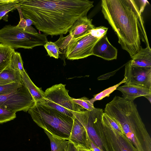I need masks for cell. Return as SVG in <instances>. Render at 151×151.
Listing matches in <instances>:
<instances>
[{
	"mask_svg": "<svg viewBox=\"0 0 151 151\" xmlns=\"http://www.w3.org/2000/svg\"><path fill=\"white\" fill-rule=\"evenodd\" d=\"M101 11L130 56L138 51L141 40L150 46L139 8L133 0H102Z\"/></svg>",
	"mask_w": 151,
	"mask_h": 151,
	"instance_id": "obj_2",
	"label": "cell"
},
{
	"mask_svg": "<svg viewBox=\"0 0 151 151\" xmlns=\"http://www.w3.org/2000/svg\"><path fill=\"white\" fill-rule=\"evenodd\" d=\"M48 55L50 57L58 59L60 52L59 47L55 42L47 41L44 45Z\"/></svg>",
	"mask_w": 151,
	"mask_h": 151,
	"instance_id": "obj_25",
	"label": "cell"
},
{
	"mask_svg": "<svg viewBox=\"0 0 151 151\" xmlns=\"http://www.w3.org/2000/svg\"><path fill=\"white\" fill-rule=\"evenodd\" d=\"M11 83L12 82L0 79V85H3Z\"/></svg>",
	"mask_w": 151,
	"mask_h": 151,
	"instance_id": "obj_35",
	"label": "cell"
},
{
	"mask_svg": "<svg viewBox=\"0 0 151 151\" xmlns=\"http://www.w3.org/2000/svg\"><path fill=\"white\" fill-rule=\"evenodd\" d=\"M88 0H19L24 18L31 19L46 35L66 34L79 18L87 16L93 6Z\"/></svg>",
	"mask_w": 151,
	"mask_h": 151,
	"instance_id": "obj_1",
	"label": "cell"
},
{
	"mask_svg": "<svg viewBox=\"0 0 151 151\" xmlns=\"http://www.w3.org/2000/svg\"><path fill=\"white\" fill-rule=\"evenodd\" d=\"M24 18L26 20L27 26H31L32 24H33V22L31 19L28 18Z\"/></svg>",
	"mask_w": 151,
	"mask_h": 151,
	"instance_id": "obj_34",
	"label": "cell"
},
{
	"mask_svg": "<svg viewBox=\"0 0 151 151\" xmlns=\"http://www.w3.org/2000/svg\"><path fill=\"white\" fill-rule=\"evenodd\" d=\"M60 35L59 39L54 42L59 47L60 54L65 55L68 45L73 38L71 34L65 37L63 35Z\"/></svg>",
	"mask_w": 151,
	"mask_h": 151,
	"instance_id": "obj_23",
	"label": "cell"
},
{
	"mask_svg": "<svg viewBox=\"0 0 151 151\" xmlns=\"http://www.w3.org/2000/svg\"><path fill=\"white\" fill-rule=\"evenodd\" d=\"M17 26L19 28L23 29H24L27 27L26 20L24 17L20 18V21Z\"/></svg>",
	"mask_w": 151,
	"mask_h": 151,
	"instance_id": "obj_31",
	"label": "cell"
},
{
	"mask_svg": "<svg viewBox=\"0 0 151 151\" xmlns=\"http://www.w3.org/2000/svg\"><path fill=\"white\" fill-rule=\"evenodd\" d=\"M103 109L96 108L89 111L77 105L73 113L86 129L92 142L102 151H111L106 141L103 129Z\"/></svg>",
	"mask_w": 151,
	"mask_h": 151,
	"instance_id": "obj_5",
	"label": "cell"
},
{
	"mask_svg": "<svg viewBox=\"0 0 151 151\" xmlns=\"http://www.w3.org/2000/svg\"><path fill=\"white\" fill-rule=\"evenodd\" d=\"M117 50L110 43L105 35L100 38L94 45L93 55L110 60L117 58Z\"/></svg>",
	"mask_w": 151,
	"mask_h": 151,
	"instance_id": "obj_12",
	"label": "cell"
},
{
	"mask_svg": "<svg viewBox=\"0 0 151 151\" xmlns=\"http://www.w3.org/2000/svg\"><path fill=\"white\" fill-rule=\"evenodd\" d=\"M65 86V85L60 83L47 89L45 92L44 100L36 104L49 106L73 118L77 104L69 95Z\"/></svg>",
	"mask_w": 151,
	"mask_h": 151,
	"instance_id": "obj_7",
	"label": "cell"
},
{
	"mask_svg": "<svg viewBox=\"0 0 151 151\" xmlns=\"http://www.w3.org/2000/svg\"><path fill=\"white\" fill-rule=\"evenodd\" d=\"M100 39L93 36L89 31L80 37L73 38L67 47L65 58L73 60L93 55V47Z\"/></svg>",
	"mask_w": 151,
	"mask_h": 151,
	"instance_id": "obj_9",
	"label": "cell"
},
{
	"mask_svg": "<svg viewBox=\"0 0 151 151\" xmlns=\"http://www.w3.org/2000/svg\"><path fill=\"white\" fill-rule=\"evenodd\" d=\"M50 139L51 151H65L69 141L56 136L48 131L44 130Z\"/></svg>",
	"mask_w": 151,
	"mask_h": 151,
	"instance_id": "obj_18",
	"label": "cell"
},
{
	"mask_svg": "<svg viewBox=\"0 0 151 151\" xmlns=\"http://www.w3.org/2000/svg\"><path fill=\"white\" fill-rule=\"evenodd\" d=\"M28 112L33 121L44 130L68 140L73 124L72 118L49 106L36 103Z\"/></svg>",
	"mask_w": 151,
	"mask_h": 151,
	"instance_id": "obj_4",
	"label": "cell"
},
{
	"mask_svg": "<svg viewBox=\"0 0 151 151\" xmlns=\"http://www.w3.org/2000/svg\"><path fill=\"white\" fill-rule=\"evenodd\" d=\"M35 103L27 88L22 83L17 90L0 95V108L16 113L27 112Z\"/></svg>",
	"mask_w": 151,
	"mask_h": 151,
	"instance_id": "obj_8",
	"label": "cell"
},
{
	"mask_svg": "<svg viewBox=\"0 0 151 151\" xmlns=\"http://www.w3.org/2000/svg\"><path fill=\"white\" fill-rule=\"evenodd\" d=\"M125 84L151 90V68L133 66L128 62L125 65Z\"/></svg>",
	"mask_w": 151,
	"mask_h": 151,
	"instance_id": "obj_10",
	"label": "cell"
},
{
	"mask_svg": "<svg viewBox=\"0 0 151 151\" xmlns=\"http://www.w3.org/2000/svg\"><path fill=\"white\" fill-rule=\"evenodd\" d=\"M108 29V28L103 26L96 27H94L89 31L93 36L97 38H101L106 35Z\"/></svg>",
	"mask_w": 151,
	"mask_h": 151,
	"instance_id": "obj_30",
	"label": "cell"
},
{
	"mask_svg": "<svg viewBox=\"0 0 151 151\" xmlns=\"http://www.w3.org/2000/svg\"><path fill=\"white\" fill-rule=\"evenodd\" d=\"M116 89L122 92L124 99L132 101L138 97L151 95L150 90L129 84L119 86Z\"/></svg>",
	"mask_w": 151,
	"mask_h": 151,
	"instance_id": "obj_14",
	"label": "cell"
},
{
	"mask_svg": "<svg viewBox=\"0 0 151 151\" xmlns=\"http://www.w3.org/2000/svg\"><path fill=\"white\" fill-rule=\"evenodd\" d=\"M72 99L75 104L89 111H92L95 108L93 103L86 97L78 99L72 98Z\"/></svg>",
	"mask_w": 151,
	"mask_h": 151,
	"instance_id": "obj_27",
	"label": "cell"
},
{
	"mask_svg": "<svg viewBox=\"0 0 151 151\" xmlns=\"http://www.w3.org/2000/svg\"><path fill=\"white\" fill-rule=\"evenodd\" d=\"M102 119L119 134L122 135L124 134L119 124L104 112L103 115Z\"/></svg>",
	"mask_w": 151,
	"mask_h": 151,
	"instance_id": "obj_28",
	"label": "cell"
},
{
	"mask_svg": "<svg viewBox=\"0 0 151 151\" xmlns=\"http://www.w3.org/2000/svg\"><path fill=\"white\" fill-rule=\"evenodd\" d=\"M94 27L92 19L88 18L87 16L81 17L76 21L68 32L72 35L73 38H76L86 34Z\"/></svg>",
	"mask_w": 151,
	"mask_h": 151,
	"instance_id": "obj_15",
	"label": "cell"
},
{
	"mask_svg": "<svg viewBox=\"0 0 151 151\" xmlns=\"http://www.w3.org/2000/svg\"><path fill=\"white\" fill-rule=\"evenodd\" d=\"M75 146L77 148V151H92L90 149L84 146L80 145Z\"/></svg>",
	"mask_w": 151,
	"mask_h": 151,
	"instance_id": "obj_32",
	"label": "cell"
},
{
	"mask_svg": "<svg viewBox=\"0 0 151 151\" xmlns=\"http://www.w3.org/2000/svg\"><path fill=\"white\" fill-rule=\"evenodd\" d=\"M124 82L125 79L124 78L118 84H117L113 86L110 87L101 91L99 93L95 95L93 98L90 100V101L92 103H93L94 102L96 101L101 100L105 97L109 96L110 93L116 89V88L120 85L123 83H124Z\"/></svg>",
	"mask_w": 151,
	"mask_h": 151,
	"instance_id": "obj_24",
	"label": "cell"
},
{
	"mask_svg": "<svg viewBox=\"0 0 151 151\" xmlns=\"http://www.w3.org/2000/svg\"><path fill=\"white\" fill-rule=\"evenodd\" d=\"M102 122L106 141L111 151H138L124 134H119L103 119Z\"/></svg>",
	"mask_w": 151,
	"mask_h": 151,
	"instance_id": "obj_11",
	"label": "cell"
},
{
	"mask_svg": "<svg viewBox=\"0 0 151 151\" xmlns=\"http://www.w3.org/2000/svg\"><path fill=\"white\" fill-rule=\"evenodd\" d=\"M140 1H141L140 3L141 5L139 10L141 13H142V12H143L144 9V8L146 5V4H147V3H148V2L147 1L145 0H140Z\"/></svg>",
	"mask_w": 151,
	"mask_h": 151,
	"instance_id": "obj_33",
	"label": "cell"
},
{
	"mask_svg": "<svg viewBox=\"0 0 151 151\" xmlns=\"http://www.w3.org/2000/svg\"><path fill=\"white\" fill-rule=\"evenodd\" d=\"M47 41V35L44 34L28 32L17 26L6 25L0 29V43L14 50L19 48L32 49L44 46Z\"/></svg>",
	"mask_w": 151,
	"mask_h": 151,
	"instance_id": "obj_6",
	"label": "cell"
},
{
	"mask_svg": "<svg viewBox=\"0 0 151 151\" xmlns=\"http://www.w3.org/2000/svg\"><path fill=\"white\" fill-rule=\"evenodd\" d=\"M0 79L11 82H22L20 73L12 68L10 65L0 71Z\"/></svg>",
	"mask_w": 151,
	"mask_h": 151,
	"instance_id": "obj_20",
	"label": "cell"
},
{
	"mask_svg": "<svg viewBox=\"0 0 151 151\" xmlns=\"http://www.w3.org/2000/svg\"><path fill=\"white\" fill-rule=\"evenodd\" d=\"M144 97L146 98L151 103V95L146 96Z\"/></svg>",
	"mask_w": 151,
	"mask_h": 151,
	"instance_id": "obj_36",
	"label": "cell"
},
{
	"mask_svg": "<svg viewBox=\"0 0 151 151\" xmlns=\"http://www.w3.org/2000/svg\"><path fill=\"white\" fill-rule=\"evenodd\" d=\"M22 83L28 90L35 103L42 102L45 97V92L41 88L37 87L31 81L26 71L21 74Z\"/></svg>",
	"mask_w": 151,
	"mask_h": 151,
	"instance_id": "obj_17",
	"label": "cell"
},
{
	"mask_svg": "<svg viewBox=\"0 0 151 151\" xmlns=\"http://www.w3.org/2000/svg\"><path fill=\"white\" fill-rule=\"evenodd\" d=\"M129 61L131 65L137 67L151 68V49L150 46L145 48L140 46L138 52Z\"/></svg>",
	"mask_w": 151,
	"mask_h": 151,
	"instance_id": "obj_16",
	"label": "cell"
},
{
	"mask_svg": "<svg viewBox=\"0 0 151 151\" xmlns=\"http://www.w3.org/2000/svg\"><path fill=\"white\" fill-rule=\"evenodd\" d=\"M22 82H13L0 85V95L5 94L15 91L20 87Z\"/></svg>",
	"mask_w": 151,
	"mask_h": 151,
	"instance_id": "obj_26",
	"label": "cell"
},
{
	"mask_svg": "<svg viewBox=\"0 0 151 151\" xmlns=\"http://www.w3.org/2000/svg\"><path fill=\"white\" fill-rule=\"evenodd\" d=\"M104 113L115 120L138 151H151V139L133 101L115 96Z\"/></svg>",
	"mask_w": 151,
	"mask_h": 151,
	"instance_id": "obj_3",
	"label": "cell"
},
{
	"mask_svg": "<svg viewBox=\"0 0 151 151\" xmlns=\"http://www.w3.org/2000/svg\"><path fill=\"white\" fill-rule=\"evenodd\" d=\"M16 117V113L0 108V124L10 121Z\"/></svg>",
	"mask_w": 151,
	"mask_h": 151,
	"instance_id": "obj_29",
	"label": "cell"
},
{
	"mask_svg": "<svg viewBox=\"0 0 151 151\" xmlns=\"http://www.w3.org/2000/svg\"><path fill=\"white\" fill-rule=\"evenodd\" d=\"M19 1L2 0L0 2V20L8 12L17 9L19 6Z\"/></svg>",
	"mask_w": 151,
	"mask_h": 151,
	"instance_id": "obj_21",
	"label": "cell"
},
{
	"mask_svg": "<svg viewBox=\"0 0 151 151\" xmlns=\"http://www.w3.org/2000/svg\"><path fill=\"white\" fill-rule=\"evenodd\" d=\"M9 65L12 68L19 71L21 74L25 71L22 57L19 52H15L13 53Z\"/></svg>",
	"mask_w": 151,
	"mask_h": 151,
	"instance_id": "obj_22",
	"label": "cell"
},
{
	"mask_svg": "<svg viewBox=\"0 0 151 151\" xmlns=\"http://www.w3.org/2000/svg\"><path fill=\"white\" fill-rule=\"evenodd\" d=\"M73 123L68 140L75 146L80 145L86 147L87 134L85 128L74 116Z\"/></svg>",
	"mask_w": 151,
	"mask_h": 151,
	"instance_id": "obj_13",
	"label": "cell"
},
{
	"mask_svg": "<svg viewBox=\"0 0 151 151\" xmlns=\"http://www.w3.org/2000/svg\"><path fill=\"white\" fill-rule=\"evenodd\" d=\"M15 52L14 50L10 47L0 43V71L9 65Z\"/></svg>",
	"mask_w": 151,
	"mask_h": 151,
	"instance_id": "obj_19",
	"label": "cell"
},
{
	"mask_svg": "<svg viewBox=\"0 0 151 151\" xmlns=\"http://www.w3.org/2000/svg\"><path fill=\"white\" fill-rule=\"evenodd\" d=\"M2 0H0V2L2 1Z\"/></svg>",
	"mask_w": 151,
	"mask_h": 151,
	"instance_id": "obj_37",
	"label": "cell"
}]
</instances>
